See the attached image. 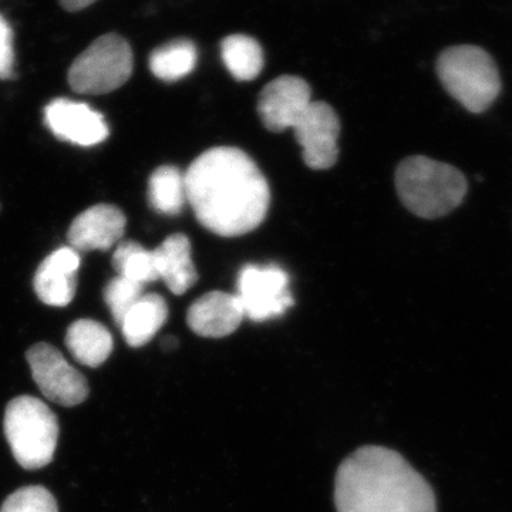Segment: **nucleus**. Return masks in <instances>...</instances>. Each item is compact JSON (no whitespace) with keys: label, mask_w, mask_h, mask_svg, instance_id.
<instances>
[{"label":"nucleus","mask_w":512,"mask_h":512,"mask_svg":"<svg viewBox=\"0 0 512 512\" xmlns=\"http://www.w3.org/2000/svg\"><path fill=\"white\" fill-rule=\"evenodd\" d=\"M188 202L202 227L234 238L264 222L271 202L268 181L251 157L234 147L205 151L185 171Z\"/></svg>","instance_id":"obj_1"},{"label":"nucleus","mask_w":512,"mask_h":512,"mask_svg":"<svg viewBox=\"0 0 512 512\" xmlns=\"http://www.w3.org/2000/svg\"><path fill=\"white\" fill-rule=\"evenodd\" d=\"M338 512H437L436 494L409 461L390 448L366 446L340 464Z\"/></svg>","instance_id":"obj_2"},{"label":"nucleus","mask_w":512,"mask_h":512,"mask_svg":"<svg viewBox=\"0 0 512 512\" xmlns=\"http://www.w3.org/2000/svg\"><path fill=\"white\" fill-rule=\"evenodd\" d=\"M396 188L407 210L433 220L456 210L466 197L467 183L457 168L416 156L397 168Z\"/></svg>","instance_id":"obj_3"},{"label":"nucleus","mask_w":512,"mask_h":512,"mask_svg":"<svg viewBox=\"0 0 512 512\" xmlns=\"http://www.w3.org/2000/svg\"><path fill=\"white\" fill-rule=\"evenodd\" d=\"M3 429L19 466L37 470L52 463L59 441V420L42 400L33 396L10 400Z\"/></svg>","instance_id":"obj_4"},{"label":"nucleus","mask_w":512,"mask_h":512,"mask_svg":"<svg viewBox=\"0 0 512 512\" xmlns=\"http://www.w3.org/2000/svg\"><path fill=\"white\" fill-rule=\"evenodd\" d=\"M437 73L447 92L473 113L487 110L500 94L497 64L480 47H450L440 56Z\"/></svg>","instance_id":"obj_5"},{"label":"nucleus","mask_w":512,"mask_h":512,"mask_svg":"<svg viewBox=\"0 0 512 512\" xmlns=\"http://www.w3.org/2000/svg\"><path fill=\"white\" fill-rule=\"evenodd\" d=\"M130 45L119 35L109 33L94 40L69 70V84L80 94H106L120 89L133 73Z\"/></svg>","instance_id":"obj_6"},{"label":"nucleus","mask_w":512,"mask_h":512,"mask_svg":"<svg viewBox=\"0 0 512 512\" xmlns=\"http://www.w3.org/2000/svg\"><path fill=\"white\" fill-rule=\"evenodd\" d=\"M239 302L245 318L266 322L285 315L293 306L289 276L278 265H247L238 278Z\"/></svg>","instance_id":"obj_7"},{"label":"nucleus","mask_w":512,"mask_h":512,"mask_svg":"<svg viewBox=\"0 0 512 512\" xmlns=\"http://www.w3.org/2000/svg\"><path fill=\"white\" fill-rule=\"evenodd\" d=\"M33 380L50 402L64 407L82 404L89 396V384L55 346L37 343L26 353Z\"/></svg>","instance_id":"obj_8"},{"label":"nucleus","mask_w":512,"mask_h":512,"mask_svg":"<svg viewBox=\"0 0 512 512\" xmlns=\"http://www.w3.org/2000/svg\"><path fill=\"white\" fill-rule=\"evenodd\" d=\"M292 130L301 144L303 160L308 167L328 170L336 164L339 157L340 121L329 104L312 101Z\"/></svg>","instance_id":"obj_9"},{"label":"nucleus","mask_w":512,"mask_h":512,"mask_svg":"<svg viewBox=\"0 0 512 512\" xmlns=\"http://www.w3.org/2000/svg\"><path fill=\"white\" fill-rule=\"evenodd\" d=\"M45 123L59 140L74 146H97L110 134L109 126L99 111L69 99L50 101L45 109Z\"/></svg>","instance_id":"obj_10"},{"label":"nucleus","mask_w":512,"mask_h":512,"mask_svg":"<svg viewBox=\"0 0 512 512\" xmlns=\"http://www.w3.org/2000/svg\"><path fill=\"white\" fill-rule=\"evenodd\" d=\"M312 104L311 86L296 76H281L266 84L258 101L265 127L274 133L295 127Z\"/></svg>","instance_id":"obj_11"},{"label":"nucleus","mask_w":512,"mask_h":512,"mask_svg":"<svg viewBox=\"0 0 512 512\" xmlns=\"http://www.w3.org/2000/svg\"><path fill=\"white\" fill-rule=\"evenodd\" d=\"M127 218L116 205L97 204L77 215L70 225V247L79 251H107L123 238Z\"/></svg>","instance_id":"obj_12"},{"label":"nucleus","mask_w":512,"mask_h":512,"mask_svg":"<svg viewBox=\"0 0 512 512\" xmlns=\"http://www.w3.org/2000/svg\"><path fill=\"white\" fill-rule=\"evenodd\" d=\"M80 265V254L72 247L56 249L47 256L33 279V288L40 301L55 308L69 305L76 295Z\"/></svg>","instance_id":"obj_13"},{"label":"nucleus","mask_w":512,"mask_h":512,"mask_svg":"<svg viewBox=\"0 0 512 512\" xmlns=\"http://www.w3.org/2000/svg\"><path fill=\"white\" fill-rule=\"evenodd\" d=\"M245 315L237 295L214 291L201 296L188 309L187 323L202 338H225L241 325Z\"/></svg>","instance_id":"obj_14"},{"label":"nucleus","mask_w":512,"mask_h":512,"mask_svg":"<svg viewBox=\"0 0 512 512\" xmlns=\"http://www.w3.org/2000/svg\"><path fill=\"white\" fill-rule=\"evenodd\" d=\"M158 276L174 295H183L197 284L198 272L191 258L190 239L174 234L154 249Z\"/></svg>","instance_id":"obj_15"},{"label":"nucleus","mask_w":512,"mask_h":512,"mask_svg":"<svg viewBox=\"0 0 512 512\" xmlns=\"http://www.w3.org/2000/svg\"><path fill=\"white\" fill-rule=\"evenodd\" d=\"M66 346L80 365L99 367L113 352V336L106 326L93 319H80L70 325Z\"/></svg>","instance_id":"obj_16"},{"label":"nucleus","mask_w":512,"mask_h":512,"mask_svg":"<svg viewBox=\"0 0 512 512\" xmlns=\"http://www.w3.org/2000/svg\"><path fill=\"white\" fill-rule=\"evenodd\" d=\"M168 308L163 296L144 293L120 323L124 339L131 348H143L167 322Z\"/></svg>","instance_id":"obj_17"},{"label":"nucleus","mask_w":512,"mask_h":512,"mask_svg":"<svg viewBox=\"0 0 512 512\" xmlns=\"http://www.w3.org/2000/svg\"><path fill=\"white\" fill-rule=\"evenodd\" d=\"M148 201L164 215H178L188 202L185 173L174 165H163L148 181Z\"/></svg>","instance_id":"obj_18"},{"label":"nucleus","mask_w":512,"mask_h":512,"mask_svg":"<svg viewBox=\"0 0 512 512\" xmlns=\"http://www.w3.org/2000/svg\"><path fill=\"white\" fill-rule=\"evenodd\" d=\"M197 47L191 40L177 39L157 47L150 56V70L163 82H178L197 64Z\"/></svg>","instance_id":"obj_19"},{"label":"nucleus","mask_w":512,"mask_h":512,"mask_svg":"<svg viewBox=\"0 0 512 512\" xmlns=\"http://www.w3.org/2000/svg\"><path fill=\"white\" fill-rule=\"evenodd\" d=\"M221 56L228 72L239 82H251L264 69V52L252 37L231 35L221 43Z\"/></svg>","instance_id":"obj_20"},{"label":"nucleus","mask_w":512,"mask_h":512,"mask_svg":"<svg viewBox=\"0 0 512 512\" xmlns=\"http://www.w3.org/2000/svg\"><path fill=\"white\" fill-rule=\"evenodd\" d=\"M113 266L120 276L143 286L160 279L154 249L148 251L137 242H121L114 251Z\"/></svg>","instance_id":"obj_21"},{"label":"nucleus","mask_w":512,"mask_h":512,"mask_svg":"<svg viewBox=\"0 0 512 512\" xmlns=\"http://www.w3.org/2000/svg\"><path fill=\"white\" fill-rule=\"evenodd\" d=\"M144 295V286L130 281L124 276H116L111 279L104 289V301L109 306L111 316L117 325L123 322L124 316L133 308L141 296Z\"/></svg>","instance_id":"obj_22"},{"label":"nucleus","mask_w":512,"mask_h":512,"mask_svg":"<svg viewBox=\"0 0 512 512\" xmlns=\"http://www.w3.org/2000/svg\"><path fill=\"white\" fill-rule=\"evenodd\" d=\"M0 512H59V507L47 488L29 485L10 494Z\"/></svg>","instance_id":"obj_23"},{"label":"nucleus","mask_w":512,"mask_h":512,"mask_svg":"<svg viewBox=\"0 0 512 512\" xmlns=\"http://www.w3.org/2000/svg\"><path fill=\"white\" fill-rule=\"evenodd\" d=\"M15 67L13 32L8 20L0 15V79H10Z\"/></svg>","instance_id":"obj_24"},{"label":"nucleus","mask_w":512,"mask_h":512,"mask_svg":"<svg viewBox=\"0 0 512 512\" xmlns=\"http://www.w3.org/2000/svg\"><path fill=\"white\" fill-rule=\"evenodd\" d=\"M96 0H60L64 9L69 12H77V10L86 9L87 6L93 5Z\"/></svg>","instance_id":"obj_25"}]
</instances>
